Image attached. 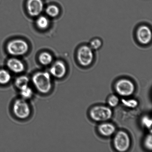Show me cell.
Listing matches in <instances>:
<instances>
[{
	"mask_svg": "<svg viewBox=\"0 0 152 152\" xmlns=\"http://www.w3.org/2000/svg\"><path fill=\"white\" fill-rule=\"evenodd\" d=\"M77 61L80 66L88 67L92 64L94 60V50L88 45H83L77 50Z\"/></svg>",
	"mask_w": 152,
	"mask_h": 152,
	"instance_id": "cell-2",
	"label": "cell"
},
{
	"mask_svg": "<svg viewBox=\"0 0 152 152\" xmlns=\"http://www.w3.org/2000/svg\"><path fill=\"white\" fill-rule=\"evenodd\" d=\"M98 130L100 134L105 137H110L113 135L115 132V126L109 123H104L99 125Z\"/></svg>",
	"mask_w": 152,
	"mask_h": 152,
	"instance_id": "cell-11",
	"label": "cell"
},
{
	"mask_svg": "<svg viewBox=\"0 0 152 152\" xmlns=\"http://www.w3.org/2000/svg\"><path fill=\"white\" fill-rule=\"evenodd\" d=\"M11 75L8 71L4 69L0 70V84H7L11 80Z\"/></svg>",
	"mask_w": 152,
	"mask_h": 152,
	"instance_id": "cell-14",
	"label": "cell"
},
{
	"mask_svg": "<svg viewBox=\"0 0 152 152\" xmlns=\"http://www.w3.org/2000/svg\"><path fill=\"white\" fill-rule=\"evenodd\" d=\"M7 65L10 70L16 73L22 72L24 70L23 63L19 59L15 58L9 59L7 62Z\"/></svg>",
	"mask_w": 152,
	"mask_h": 152,
	"instance_id": "cell-12",
	"label": "cell"
},
{
	"mask_svg": "<svg viewBox=\"0 0 152 152\" xmlns=\"http://www.w3.org/2000/svg\"><path fill=\"white\" fill-rule=\"evenodd\" d=\"M143 126L147 129H151L152 126V120L148 116H144L141 120Z\"/></svg>",
	"mask_w": 152,
	"mask_h": 152,
	"instance_id": "cell-22",
	"label": "cell"
},
{
	"mask_svg": "<svg viewBox=\"0 0 152 152\" xmlns=\"http://www.w3.org/2000/svg\"><path fill=\"white\" fill-rule=\"evenodd\" d=\"M39 59L40 62L43 65H47L51 63L53 57L50 53H44L40 55Z\"/></svg>",
	"mask_w": 152,
	"mask_h": 152,
	"instance_id": "cell-16",
	"label": "cell"
},
{
	"mask_svg": "<svg viewBox=\"0 0 152 152\" xmlns=\"http://www.w3.org/2000/svg\"><path fill=\"white\" fill-rule=\"evenodd\" d=\"M114 145L115 148L119 152H125L129 150L131 144L129 135L124 131H119L114 137Z\"/></svg>",
	"mask_w": 152,
	"mask_h": 152,
	"instance_id": "cell-5",
	"label": "cell"
},
{
	"mask_svg": "<svg viewBox=\"0 0 152 152\" xmlns=\"http://www.w3.org/2000/svg\"><path fill=\"white\" fill-rule=\"evenodd\" d=\"M152 138L151 135H149L145 138L144 141V145L148 150H151L152 149Z\"/></svg>",
	"mask_w": 152,
	"mask_h": 152,
	"instance_id": "cell-23",
	"label": "cell"
},
{
	"mask_svg": "<svg viewBox=\"0 0 152 152\" xmlns=\"http://www.w3.org/2000/svg\"><path fill=\"white\" fill-rule=\"evenodd\" d=\"M50 71V74L53 77L58 78H61L63 77L66 73V66L63 62L57 61L52 66Z\"/></svg>",
	"mask_w": 152,
	"mask_h": 152,
	"instance_id": "cell-10",
	"label": "cell"
},
{
	"mask_svg": "<svg viewBox=\"0 0 152 152\" xmlns=\"http://www.w3.org/2000/svg\"><path fill=\"white\" fill-rule=\"evenodd\" d=\"M28 45L26 42L18 39L10 42L7 46V50L10 54L21 56L28 51Z\"/></svg>",
	"mask_w": 152,
	"mask_h": 152,
	"instance_id": "cell-8",
	"label": "cell"
},
{
	"mask_svg": "<svg viewBox=\"0 0 152 152\" xmlns=\"http://www.w3.org/2000/svg\"><path fill=\"white\" fill-rule=\"evenodd\" d=\"M37 23L39 28L42 29H45L48 26L49 21L47 18L44 16H41L38 18Z\"/></svg>",
	"mask_w": 152,
	"mask_h": 152,
	"instance_id": "cell-20",
	"label": "cell"
},
{
	"mask_svg": "<svg viewBox=\"0 0 152 152\" xmlns=\"http://www.w3.org/2000/svg\"><path fill=\"white\" fill-rule=\"evenodd\" d=\"M13 110L15 115L19 119H26L30 115V107L23 98L16 100L13 104Z\"/></svg>",
	"mask_w": 152,
	"mask_h": 152,
	"instance_id": "cell-7",
	"label": "cell"
},
{
	"mask_svg": "<svg viewBox=\"0 0 152 152\" xmlns=\"http://www.w3.org/2000/svg\"><path fill=\"white\" fill-rule=\"evenodd\" d=\"M27 8L29 14L31 16H38L42 11V1L41 0H28Z\"/></svg>",
	"mask_w": 152,
	"mask_h": 152,
	"instance_id": "cell-9",
	"label": "cell"
},
{
	"mask_svg": "<svg viewBox=\"0 0 152 152\" xmlns=\"http://www.w3.org/2000/svg\"><path fill=\"white\" fill-rule=\"evenodd\" d=\"M59 9L55 5H50L46 9V12L49 16L51 17H56L59 14Z\"/></svg>",
	"mask_w": 152,
	"mask_h": 152,
	"instance_id": "cell-19",
	"label": "cell"
},
{
	"mask_svg": "<svg viewBox=\"0 0 152 152\" xmlns=\"http://www.w3.org/2000/svg\"><path fill=\"white\" fill-rule=\"evenodd\" d=\"M88 45L94 51L99 50L102 47V41L100 39L96 38L93 39L89 42Z\"/></svg>",
	"mask_w": 152,
	"mask_h": 152,
	"instance_id": "cell-15",
	"label": "cell"
},
{
	"mask_svg": "<svg viewBox=\"0 0 152 152\" xmlns=\"http://www.w3.org/2000/svg\"><path fill=\"white\" fill-rule=\"evenodd\" d=\"M29 80L28 77L22 76L18 77L15 80V84L19 90L28 86Z\"/></svg>",
	"mask_w": 152,
	"mask_h": 152,
	"instance_id": "cell-13",
	"label": "cell"
},
{
	"mask_svg": "<svg viewBox=\"0 0 152 152\" xmlns=\"http://www.w3.org/2000/svg\"><path fill=\"white\" fill-rule=\"evenodd\" d=\"M121 102L124 106L129 108H135L138 106V101L133 99H121Z\"/></svg>",
	"mask_w": 152,
	"mask_h": 152,
	"instance_id": "cell-17",
	"label": "cell"
},
{
	"mask_svg": "<svg viewBox=\"0 0 152 152\" xmlns=\"http://www.w3.org/2000/svg\"><path fill=\"white\" fill-rule=\"evenodd\" d=\"M33 83L39 92L43 94L48 93L52 88V81L50 74L40 72L34 74L32 78Z\"/></svg>",
	"mask_w": 152,
	"mask_h": 152,
	"instance_id": "cell-1",
	"label": "cell"
},
{
	"mask_svg": "<svg viewBox=\"0 0 152 152\" xmlns=\"http://www.w3.org/2000/svg\"><path fill=\"white\" fill-rule=\"evenodd\" d=\"M89 115L92 120L96 122H104L109 120L113 115V112L109 107L96 106L91 109Z\"/></svg>",
	"mask_w": 152,
	"mask_h": 152,
	"instance_id": "cell-3",
	"label": "cell"
},
{
	"mask_svg": "<svg viewBox=\"0 0 152 152\" xmlns=\"http://www.w3.org/2000/svg\"><path fill=\"white\" fill-rule=\"evenodd\" d=\"M120 102V99L117 96L115 95H111L109 98L108 103L109 105L112 107L117 106Z\"/></svg>",
	"mask_w": 152,
	"mask_h": 152,
	"instance_id": "cell-21",
	"label": "cell"
},
{
	"mask_svg": "<svg viewBox=\"0 0 152 152\" xmlns=\"http://www.w3.org/2000/svg\"><path fill=\"white\" fill-rule=\"evenodd\" d=\"M20 94L23 99H29L32 96L33 91L29 86L20 89Z\"/></svg>",
	"mask_w": 152,
	"mask_h": 152,
	"instance_id": "cell-18",
	"label": "cell"
},
{
	"mask_svg": "<svg viewBox=\"0 0 152 152\" xmlns=\"http://www.w3.org/2000/svg\"><path fill=\"white\" fill-rule=\"evenodd\" d=\"M116 92L121 96L127 97L131 96L135 91V86L130 80L122 79L116 83L115 86Z\"/></svg>",
	"mask_w": 152,
	"mask_h": 152,
	"instance_id": "cell-6",
	"label": "cell"
},
{
	"mask_svg": "<svg viewBox=\"0 0 152 152\" xmlns=\"http://www.w3.org/2000/svg\"><path fill=\"white\" fill-rule=\"evenodd\" d=\"M135 35L137 41L141 45H148L151 42L152 30L148 25H140L135 31Z\"/></svg>",
	"mask_w": 152,
	"mask_h": 152,
	"instance_id": "cell-4",
	"label": "cell"
}]
</instances>
